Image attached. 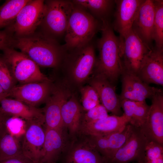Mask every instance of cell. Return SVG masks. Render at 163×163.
<instances>
[{"mask_svg":"<svg viewBox=\"0 0 163 163\" xmlns=\"http://www.w3.org/2000/svg\"><path fill=\"white\" fill-rule=\"evenodd\" d=\"M13 46L19 49L38 66L44 67L59 66L67 51L57 40L42 32L14 37Z\"/></svg>","mask_w":163,"mask_h":163,"instance_id":"1","label":"cell"},{"mask_svg":"<svg viewBox=\"0 0 163 163\" xmlns=\"http://www.w3.org/2000/svg\"><path fill=\"white\" fill-rule=\"evenodd\" d=\"M101 21V35L97 43L99 54L96 59L95 70L96 74L104 76L113 84L123 71L120 41L108 20Z\"/></svg>","mask_w":163,"mask_h":163,"instance_id":"2","label":"cell"},{"mask_svg":"<svg viewBox=\"0 0 163 163\" xmlns=\"http://www.w3.org/2000/svg\"><path fill=\"white\" fill-rule=\"evenodd\" d=\"M74 4L64 35L66 51L84 46L91 42L100 30L101 22L82 7Z\"/></svg>","mask_w":163,"mask_h":163,"instance_id":"3","label":"cell"},{"mask_svg":"<svg viewBox=\"0 0 163 163\" xmlns=\"http://www.w3.org/2000/svg\"><path fill=\"white\" fill-rule=\"evenodd\" d=\"M45 11L41 24L42 32L56 40L64 36L74 7L72 0L45 1Z\"/></svg>","mask_w":163,"mask_h":163,"instance_id":"4","label":"cell"},{"mask_svg":"<svg viewBox=\"0 0 163 163\" xmlns=\"http://www.w3.org/2000/svg\"><path fill=\"white\" fill-rule=\"evenodd\" d=\"M3 51V57L14 79L20 85L51 81L41 72L39 66L24 53L13 47Z\"/></svg>","mask_w":163,"mask_h":163,"instance_id":"5","label":"cell"},{"mask_svg":"<svg viewBox=\"0 0 163 163\" xmlns=\"http://www.w3.org/2000/svg\"><path fill=\"white\" fill-rule=\"evenodd\" d=\"M96 59L94 45L91 41L82 46L67 51L62 63L72 74L75 81L81 83L91 73Z\"/></svg>","mask_w":163,"mask_h":163,"instance_id":"6","label":"cell"},{"mask_svg":"<svg viewBox=\"0 0 163 163\" xmlns=\"http://www.w3.org/2000/svg\"><path fill=\"white\" fill-rule=\"evenodd\" d=\"M45 8V1L29 0L20 11L13 23L6 29L14 34L15 37L34 33L41 25Z\"/></svg>","mask_w":163,"mask_h":163,"instance_id":"7","label":"cell"},{"mask_svg":"<svg viewBox=\"0 0 163 163\" xmlns=\"http://www.w3.org/2000/svg\"><path fill=\"white\" fill-rule=\"evenodd\" d=\"M152 49L131 29L124 37L120 52L123 72L138 75Z\"/></svg>","mask_w":163,"mask_h":163,"instance_id":"8","label":"cell"},{"mask_svg":"<svg viewBox=\"0 0 163 163\" xmlns=\"http://www.w3.org/2000/svg\"><path fill=\"white\" fill-rule=\"evenodd\" d=\"M147 139L140 128L133 126L125 143L104 163H129L136 161L145 162V149Z\"/></svg>","mask_w":163,"mask_h":163,"instance_id":"9","label":"cell"},{"mask_svg":"<svg viewBox=\"0 0 163 163\" xmlns=\"http://www.w3.org/2000/svg\"><path fill=\"white\" fill-rule=\"evenodd\" d=\"M44 123L36 121H26L24 133L21 145L23 154L35 163H39L45 137Z\"/></svg>","mask_w":163,"mask_h":163,"instance_id":"10","label":"cell"},{"mask_svg":"<svg viewBox=\"0 0 163 163\" xmlns=\"http://www.w3.org/2000/svg\"><path fill=\"white\" fill-rule=\"evenodd\" d=\"M151 99L147 118L140 129L147 140L163 145V91L156 94Z\"/></svg>","mask_w":163,"mask_h":163,"instance_id":"11","label":"cell"},{"mask_svg":"<svg viewBox=\"0 0 163 163\" xmlns=\"http://www.w3.org/2000/svg\"><path fill=\"white\" fill-rule=\"evenodd\" d=\"M70 95L63 86L53 87L43 109L45 129H65L62 120L61 111L64 102Z\"/></svg>","mask_w":163,"mask_h":163,"instance_id":"12","label":"cell"},{"mask_svg":"<svg viewBox=\"0 0 163 163\" xmlns=\"http://www.w3.org/2000/svg\"><path fill=\"white\" fill-rule=\"evenodd\" d=\"M51 81L33 82L15 85L8 97L29 105L36 106L44 102L50 95L53 86Z\"/></svg>","mask_w":163,"mask_h":163,"instance_id":"13","label":"cell"},{"mask_svg":"<svg viewBox=\"0 0 163 163\" xmlns=\"http://www.w3.org/2000/svg\"><path fill=\"white\" fill-rule=\"evenodd\" d=\"M122 90L119 96L123 99L140 101L151 98L161 89L150 86L137 75L123 72L122 75Z\"/></svg>","mask_w":163,"mask_h":163,"instance_id":"14","label":"cell"},{"mask_svg":"<svg viewBox=\"0 0 163 163\" xmlns=\"http://www.w3.org/2000/svg\"><path fill=\"white\" fill-rule=\"evenodd\" d=\"M144 0L115 1L117 4L113 29L119 34L120 46L122 47L124 37L132 29L138 10Z\"/></svg>","mask_w":163,"mask_h":163,"instance_id":"15","label":"cell"},{"mask_svg":"<svg viewBox=\"0 0 163 163\" xmlns=\"http://www.w3.org/2000/svg\"><path fill=\"white\" fill-rule=\"evenodd\" d=\"M124 113L121 116L113 115L97 121L82 124L78 135L103 136L118 132L129 123Z\"/></svg>","mask_w":163,"mask_h":163,"instance_id":"16","label":"cell"},{"mask_svg":"<svg viewBox=\"0 0 163 163\" xmlns=\"http://www.w3.org/2000/svg\"><path fill=\"white\" fill-rule=\"evenodd\" d=\"M133 128V126L129 123L122 131L106 136H84L100 154L104 162L111 158L125 143Z\"/></svg>","mask_w":163,"mask_h":163,"instance_id":"17","label":"cell"},{"mask_svg":"<svg viewBox=\"0 0 163 163\" xmlns=\"http://www.w3.org/2000/svg\"><path fill=\"white\" fill-rule=\"evenodd\" d=\"M73 138L66 149L65 163H104L103 159L85 136Z\"/></svg>","mask_w":163,"mask_h":163,"instance_id":"18","label":"cell"},{"mask_svg":"<svg viewBox=\"0 0 163 163\" xmlns=\"http://www.w3.org/2000/svg\"><path fill=\"white\" fill-rule=\"evenodd\" d=\"M45 129V137L39 163H55L69 142L65 129Z\"/></svg>","mask_w":163,"mask_h":163,"instance_id":"19","label":"cell"},{"mask_svg":"<svg viewBox=\"0 0 163 163\" xmlns=\"http://www.w3.org/2000/svg\"><path fill=\"white\" fill-rule=\"evenodd\" d=\"M155 14L154 0H144L138 10L132 27L141 40L150 47L153 40Z\"/></svg>","mask_w":163,"mask_h":163,"instance_id":"20","label":"cell"},{"mask_svg":"<svg viewBox=\"0 0 163 163\" xmlns=\"http://www.w3.org/2000/svg\"><path fill=\"white\" fill-rule=\"evenodd\" d=\"M90 85L97 93L100 101L107 111L113 115L121 116L120 101L113 84L103 76L96 74L90 82Z\"/></svg>","mask_w":163,"mask_h":163,"instance_id":"21","label":"cell"},{"mask_svg":"<svg viewBox=\"0 0 163 163\" xmlns=\"http://www.w3.org/2000/svg\"><path fill=\"white\" fill-rule=\"evenodd\" d=\"M144 82L163 86V49L152 48L137 75Z\"/></svg>","mask_w":163,"mask_h":163,"instance_id":"22","label":"cell"},{"mask_svg":"<svg viewBox=\"0 0 163 163\" xmlns=\"http://www.w3.org/2000/svg\"><path fill=\"white\" fill-rule=\"evenodd\" d=\"M0 110L10 116L20 117L25 121L36 120L44 124L43 110L27 104L15 99L5 97L0 101Z\"/></svg>","mask_w":163,"mask_h":163,"instance_id":"23","label":"cell"},{"mask_svg":"<svg viewBox=\"0 0 163 163\" xmlns=\"http://www.w3.org/2000/svg\"><path fill=\"white\" fill-rule=\"evenodd\" d=\"M83 109L74 96L63 103L61 114L64 128L72 138L78 135L83 114Z\"/></svg>","mask_w":163,"mask_h":163,"instance_id":"24","label":"cell"},{"mask_svg":"<svg viewBox=\"0 0 163 163\" xmlns=\"http://www.w3.org/2000/svg\"><path fill=\"white\" fill-rule=\"evenodd\" d=\"M120 105L124 113L129 119V123L140 128L146 120L150 106L145 101H137L127 99L121 100Z\"/></svg>","mask_w":163,"mask_h":163,"instance_id":"25","label":"cell"},{"mask_svg":"<svg viewBox=\"0 0 163 163\" xmlns=\"http://www.w3.org/2000/svg\"><path fill=\"white\" fill-rule=\"evenodd\" d=\"M75 4L85 9L95 18L100 21L107 19L114 1L110 0H73Z\"/></svg>","mask_w":163,"mask_h":163,"instance_id":"26","label":"cell"},{"mask_svg":"<svg viewBox=\"0 0 163 163\" xmlns=\"http://www.w3.org/2000/svg\"><path fill=\"white\" fill-rule=\"evenodd\" d=\"M29 0H6L0 7V28L11 25Z\"/></svg>","mask_w":163,"mask_h":163,"instance_id":"27","label":"cell"},{"mask_svg":"<svg viewBox=\"0 0 163 163\" xmlns=\"http://www.w3.org/2000/svg\"><path fill=\"white\" fill-rule=\"evenodd\" d=\"M20 139L8 132L0 139V161L23 153Z\"/></svg>","mask_w":163,"mask_h":163,"instance_id":"28","label":"cell"},{"mask_svg":"<svg viewBox=\"0 0 163 163\" xmlns=\"http://www.w3.org/2000/svg\"><path fill=\"white\" fill-rule=\"evenodd\" d=\"M155 14L154 20L153 40L155 41L156 47L163 49V2L154 0Z\"/></svg>","mask_w":163,"mask_h":163,"instance_id":"29","label":"cell"},{"mask_svg":"<svg viewBox=\"0 0 163 163\" xmlns=\"http://www.w3.org/2000/svg\"><path fill=\"white\" fill-rule=\"evenodd\" d=\"M145 163H163V145L148 140L145 149Z\"/></svg>","mask_w":163,"mask_h":163,"instance_id":"30","label":"cell"},{"mask_svg":"<svg viewBox=\"0 0 163 163\" xmlns=\"http://www.w3.org/2000/svg\"><path fill=\"white\" fill-rule=\"evenodd\" d=\"M81 101L83 110H88L100 104L98 94L94 88L90 85L81 88Z\"/></svg>","mask_w":163,"mask_h":163,"instance_id":"31","label":"cell"},{"mask_svg":"<svg viewBox=\"0 0 163 163\" xmlns=\"http://www.w3.org/2000/svg\"><path fill=\"white\" fill-rule=\"evenodd\" d=\"M16 82L3 57H0V85L8 97L10 91L16 85Z\"/></svg>","mask_w":163,"mask_h":163,"instance_id":"32","label":"cell"},{"mask_svg":"<svg viewBox=\"0 0 163 163\" xmlns=\"http://www.w3.org/2000/svg\"><path fill=\"white\" fill-rule=\"evenodd\" d=\"M26 121L18 117L10 116L6 125L8 132L12 135L21 139L25 130Z\"/></svg>","mask_w":163,"mask_h":163,"instance_id":"33","label":"cell"},{"mask_svg":"<svg viewBox=\"0 0 163 163\" xmlns=\"http://www.w3.org/2000/svg\"><path fill=\"white\" fill-rule=\"evenodd\" d=\"M107 112L106 109L102 104H99L87 110V112L83 114L81 125L107 117L108 116Z\"/></svg>","mask_w":163,"mask_h":163,"instance_id":"34","label":"cell"},{"mask_svg":"<svg viewBox=\"0 0 163 163\" xmlns=\"http://www.w3.org/2000/svg\"><path fill=\"white\" fill-rule=\"evenodd\" d=\"M14 39L13 34L7 29L0 31V50L13 47Z\"/></svg>","mask_w":163,"mask_h":163,"instance_id":"35","label":"cell"},{"mask_svg":"<svg viewBox=\"0 0 163 163\" xmlns=\"http://www.w3.org/2000/svg\"><path fill=\"white\" fill-rule=\"evenodd\" d=\"M0 163H35L33 161L24 155L23 153L0 161Z\"/></svg>","mask_w":163,"mask_h":163,"instance_id":"36","label":"cell"},{"mask_svg":"<svg viewBox=\"0 0 163 163\" xmlns=\"http://www.w3.org/2000/svg\"><path fill=\"white\" fill-rule=\"evenodd\" d=\"M9 117L3 113L0 110V139L8 132L6 123Z\"/></svg>","mask_w":163,"mask_h":163,"instance_id":"37","label":"cell"},{"mask_svg":"<svg viewBox=\"0 0 163 163\" xmlns=\"http://www.w3.org/2000/svg\"><path fill=\"white\" fill-rule=\"evenodd\" d=\"M8 97V95L5 92L0 85V101L3 98Z\"/></svg>","mask_w":163,"mask_h":163,"instance_id":"38","label":"cell"},{"mask_svg":"<svg viewBox=\"0 0 163 163\" xmlns=\"http://www.w3.org/2000/svg\"><path fill=\"white\" fill-rule=\"evenodd\" d=\"M136 163H142L140 162H136Z\"/></svg>","mask_w":163,"mask_h":163,"instance_id":"39","label":"cell"}]
</instances>
